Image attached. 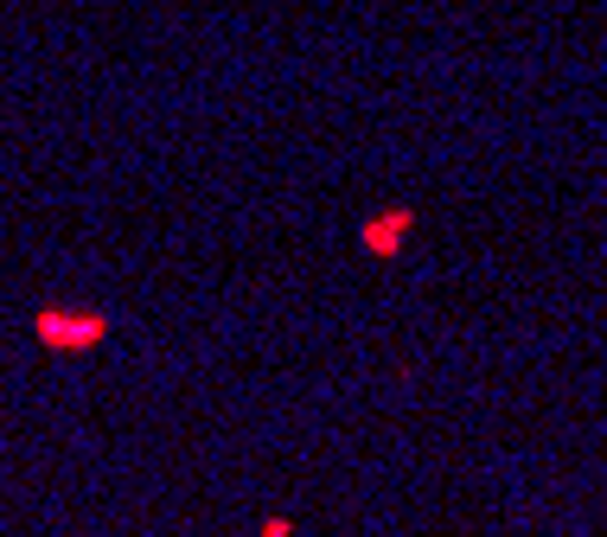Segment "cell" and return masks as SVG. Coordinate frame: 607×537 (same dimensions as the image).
Here are the masks:
<instances>
[{"label":"cell","mask_w":607,"mask_h":537,"mask_svg":"<svg viewBox=\"0 0 607 537\" xmlns=\"http://www.w3.org/2000/svg\"><path fill=\"white\" fill-rule=\"evenodd\" d=\"M409 237V211H384V218H371V225H358V243L371 256H397Z\"/></svg>","instance_id":"cell-2"},{"label":"cell","mask_w":607,"mask_h":537,"mask_svg":"<svg viewBox=\"0 0 607 537\" xmlns=\"http://www.w3.org/2000/svg\"><path fill=\"white\" fill-rule=\"evenodd\" d=\"M256 537H295V518H262V531Z\"/></svg>","instance_id":"cell-3"},{"label":"cell","mask_w":607,"mask_h":537,"mask_svg":"<svg viewBox=\"0 0 607 537\" xmlns=\"http://www.w3.org/2000/svg\"><path fill=\"white\" fill-rule=\"evenodd\" d=\"M32 339L46 352H97L109 339V314H97V307H39L32 314Z\"/></svg>","instance_id":"cell-1"}]
</instances>
